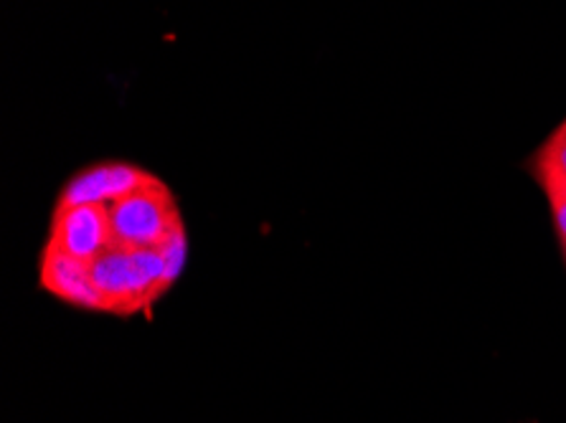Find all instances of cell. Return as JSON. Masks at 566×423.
Wrapping results in <instances>:
<instances>
[{
	"mask_svg": "<svg viewBox=\"0 0 566 423\" xmlns=\"http://www.w3.org/2000/svg\"><path fill=\"white\" fill-rule=\"evenodd\" d=\"M92 276L109 315L130 317L150 307L178 282L163 248L113 246L92 264Z\"/></svg>",
	"mask_w": 566,
	"mask_h": 423,
	"instance_id": "cell-1",
	"label": "cell"
},
{
	"mask_svg": "<svg viewBox=\"0 0 566 423\" xmlns=\"http://www.w3.org/2000/svg\"><path fill=\"white\" fill-rule=\"evenodd\" d=\"M109 215L117 246L125 248H163L186 231L174 191L156 176L109 205Z\"/></svg>",
	"mask_w": 566,
	"mask_h": 423,
	"instance_id": "cell-2",
	"label": "cell"
},
{
	"mask_svg": "<svg viewBox=\"0 0 566 423\" xmlns=\"http://www.w3.org/2000/svg\"><path fill=\"white\" fill-rule=\"evenodd\" d=\"M46 244L84 264H94L117 246L109 205H56Z\"/></svg>",
	"mask_w": 566,
	"mask_h": 423,
	"instance_id": "cell-3",
	"label": "cell"
},
{
	"mask_svg": "<svg viewBox=\"0 0 566 423\" xmlns=\"http://www.w3.org/2000/svg\"><path fill=\"white\" fill-rule=\"evenodd\" d=\"M153 172L130 162H97L69 178L56 205H113L148 183Z\"/></svg>",
	"mask_w": 566,
	"mask_h": 423,
	"instance_id": "cell-4",
	"label": "cell"
},
{
	"mask_svg": "<svg viewBox=\"0 0 566 423\" xmlns=\"http://www.w3.org/2000/svg\"><path fill=\"white\" fill-rule=\"evenodd\" d=\"M39 287L72 307L109 315L107 302L102 297L97 284H94L92 264H84L51 244L44 246L39 262Z\"/></svg>",
	"mask_w": 566,
	"mask_h": 423,
	"instance_id": "cell-5",
	"label": "cell"
},
{
	"mask_svg": "<svg viewBox=\"0 0 566 423\" xmlns=\"http://www.w3.org/2000/svg\"><path fill=\"white\" fill-rule=\"evenodd\" d=\"M534 176L544 193L566 191V123L548 137V142L536 155Z\"/></svg>",
	"mask_w": 566,
	"mask_h": 423,
	"instance_id": "cell-6",
	"label": "cell"
},
{
	"mask_svg": "<svg viewBox=\"0 0 566 423\" xmlns=\"http://www.w3.org/2000/svg\"><path fill=\"white\" fill-rule=\"evenodd\" d=\"M548 203H552V213H554V226L556 233H559L564 256H566V191L562 193H548Z\"/></svg>",
	"mask_w": 566,
	"mask_h": 423,
	"instance_id": "cell-7",
	"label": "cell"
}]
</instances>
